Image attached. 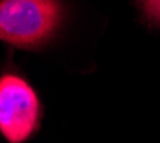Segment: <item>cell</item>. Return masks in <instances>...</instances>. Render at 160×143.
Masks as SVG:
<instances>
[{
  "mask_svg": "<svg viewBox=\"0 0 160 143\" xmlns=\"http://www.w3.org/2000/svg\"><path fill=\"white\" fill-rule=\"evenodd\" d=\"M143 17L153 26L160 27V0H137Z\"/></svg>",
  "mask_w": 160,
  "mask_h": 143,
  "instance_id": "cell-3",
  "label": "cell"
},
{
  "mask_svg": "<svg viewBox=\"0 0 160 143\" xmlns=\"http://www.w3.org/2000/svg\"><path fill=\"white\" fill-rule=\"evenodd\" d=\"M63 20L60 0H2L0 40L22 49H37L53 39Z\"/></svg>",
  "mask_w": 160,
  "mask_h": 143,
  "instance_id": "cell-1",
  "label": "cell"
},
{
  "mask_svg": "<svg viewBox=\"0 0 160 143\" xmlns=\"http://www.w3.org/2000/svg\"><path fill=\"white\" fill-rule=\"evenodd\" d=\"M42 116L34 90L13 74L0 77V132L10 143H22L37 129Z\"/></svg>",
  "mask_w": 160,
  "mask_h": 143,
  "instance_id": "cell-2",
  "label": "cell"
}]
</instances>
